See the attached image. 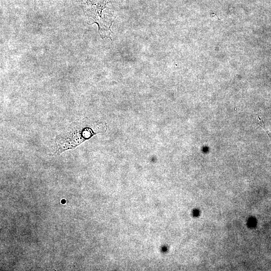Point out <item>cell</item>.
Listing matches in <instances>:
<instances>
[{
  "label": "cell",
  "instance_id": "obj_2",
  "mask_svg": "<svg viewBox=\"0 0 271 271\" xmlns=\"http://www.w3.org/2000/svg\"><path fill=\"white\" fill-rule=\"evenodd\" d=\"M87 13L101 17L110 10V0H77Z\"/></svg>",
  "mask_w": 271,
  "mask_h": 271
},
{
  "label": "cell",
  "instance_id": "obj_1",
  "mask_svg": "<svg viewBox=\"0 0 271 271\" xmlns=\"http://www.w3.org/2000/svg\"><path fill=\"white\" fill-rule=\"evenodd\" d=\"M105 123L87 117L76 120L55 137L49 155H59L65 151L75 149L93 135L105 130Z\"/></svg>",
  "mask_w": 271,
  "mask_h": 271
}]
</instances>
